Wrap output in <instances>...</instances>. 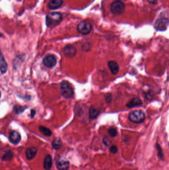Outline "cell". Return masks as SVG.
Returning a JSON list of instances; mask_svg holds the SVG:
<instances>
[{
  "label": "cell",
  "mask_w": 169,
  "mask_h": 170,
  "mask_svg": "<svg viewBox=\"0 0 169 170\" xmlns=\"http://www.w3.org/2000/svg\"><path fill=\"white\" fill-rule=\"evenodd\" d=\"M62 20V14L58 12L50 13L46 16V24L48 27H54L60 23Z\"/></svg>",
  "instance_id": "6da1fadb"
},
{
  "label": "cell",
  "mask_w": 169,
  "mask_h": 170,
  "mask_svg": "<svg viewBox=\"0 0 169 170\" xmlns=\"http://www.w3.org/2000/svg\"><path fill=\"white\" fill-rule=\"evenodd\" d=\"M60 91L61 95L66 98H70L74 95L73 88L68 82H62L61 84Z\"/></svg>",
  "instance_id": "7a4b0ae2"
},
{
  "label": "cell",
  "mask_w": 169,
  "mask_h": 170,
  "mask_svg": "<svg viewBox=\"0 0 169 170\" xmlns=\"http://www.w3.org/2000/svg\"><path fill=\"white\" fill-rule=\"evenodd\" d=\"M146 119V114L140 110L131 111L129 114V120L134 123H141Z\"/></svg>",
  "instance_id": "3957f363"
},
{
  "label": "cell",
  "mask_w": 169,
  "mask_h": 170,
  "mask_svg": "<svg viewBox=\"0 0 169 170\" xmlns=\"http://www.w3.org/2000/svg\"><path fill=\"white\" fill-rule=\"evenodd\" d=\"M92 29V25L89 21L86 20H84L80 22L77 25V31L83 35L88 34L91 32Z\"/></svg>",
  "instance_id": "277c9868"
},
{
  "label": "cell",
  "mask_w": 169,
  "mask_h": 170,
  "mask_svg": "<svg viewBox=\"0 0 169 170\" xmlns=\"http://www.w3.org/2000/svg\"><path fill=\"white\" fill-rule=\"evenodd\" d=\"M125 5L120 1L114 2L111 6V10L115 14H120L125 11Z\"/></svg>",
  "instance_id": "5b68a950"
},
{
  "label": "cell",
  "mask_w": 169,
  "mask_h": 170,
  "mask_svg": "<svg viewBox=\"0 0 169 170\" xmlns=\"http://www.w3.org/2000/svg\"><path fill=\"white\" fill-rule=\"evenodd\" d=\"M169 24L168 18H163L157 20L154 24V27L158 31H164L167 30Z\"/></svg>",
  "instance_id": "8992f818"
},
{
  "label": "cell",
  "mask_w": 169,
  "mask_h": 170,
  "mask_svg": "<svg viewBox=\"0 0 169 170\" xmlns=\"http://www.w3.org/2000/svg\"><path fill=\"white\" fill-rule=\"evenodd\" d=\"M43 63L47 67L52 68L56 65L57 59L54 55H48L44 58Z\"/></svg>",
  "instance_id": "52a82bcc"
},
{
  "label": "cell",
  "mask_w": 169,
  "mask_h": 170,
  "mask_svg": "<svg viewBox=\"0 0 169 170\" xmlns=\"http://www.w3.org/2000/svg\"><path fill=\"white\" fill-rule=\"evenodd\" d=\"M56 165L58 170H68L70 168V162L64 158H59Z\"/></svg>",
  "instance_id": "ba28073f"
},
{
  "label": "cell",
  "mask_w": 169,
  "mask_h": 170,
  "mask_svg": "<svg viewBox=\"0 0 169 170\" xmlns=\"http://www.w3.org/2000/svg\"><path fill=\"white\" fill-rule=\"evenodd\" d=\"M64 54L65 56L67 58H73L75 56L77 50L74 46L71 45H66L63 50Z\"/></svg>",
  "instance_id": "9c48e42d"
},
{
  "label": "cell",
  "mask_w": 169,
  "mask_h": 170,
  "mask_svg": "<svg viewBox=\"0 0 169 170\" xmlns=\"http://www.w3.org/2000/svg\"><path fill=\"white\" fill-rule=\"evenodd\" d=\"M9 140L11 143L17 144L21 140V136L18 132L13 131L10 133Z\"/></svg>",
  "instance_id": "30bf717a"
},
{
  "label": "cell",
  "mask_w": 169,
  "mask_h": 170,
  "mask_svg": "<svg viewBox=\"0 0 169 170\" xmlns=\"http://www.w3.org/2000/svg\"><path fill=\"white\" fill-rule=\"evenodd\" d=\"M37 149L35 147H30L27 149L26 151V157L27 160H30L33 159L36 156Z\"/></svg>",
  "instance_id": "8fae6325"
},
{
  "label": "cell",
  "mask_w": 169,
  "mask_h": 170,
  "mask_svg": "<svg viewBox=\"0 0 169 170\" xmlns=\"http://www.w3.org/2000/svg\"><path fill=\"white\" fill-rule=\"evenodd\" d=\"M63 3V0H51L48 5L51 10H55L60 7Z\"/></svg>",
  "instance_id": "7c38bea8"
},
{
  "label": "cell",
  "mask_w": 169,
  "mask_h": 170,
  "mask_svg": "<svg viewBox=\"0 0 169 170\" xmlns=\"http://www.w3.org/2000/svg\"><path fill=\"white\" fill-rule=\"evenodd\" d=\"M53 165L52 156L50 155H47L46 156L43 163V167L46 170H50L52 168Z\"/></svg>",
  "instance_id": "4fadbf2b"
},
{
  "label": "cell",
  "mask_w": 169,
  "mask_h": 170,
  "mask_svg": "<svg viewBox=\"0 0 169 170\" xmlns=\"http://www.w3.org/2000/svg\"><path fill=\"white\" fill-rule=\"evenodd\" d=\"M109 69L111 73L114 75H116L118 73L119 70V66L117 62L113 61H110L108 64Z\"/></svg>",
  "instance_id": "5bb4252c"
},
{
  "label": "cell",
  "mask_w": 169,
  "mask_h": 170,
  "mask_svg": "<svg viewBox=\"0 0 169 170\" xmlns=\"http://www.w3.org/2000/svg\"><path fill=\"white\" fill-rule=\"evenodd\" d=\"M142 104L141 100L139 98H135L129 101L127 104V106L129 108H133L134 107H139Z\"/></svg>",
  "instance_id": "9a60e30c"
},
{
  "label": "cell",
  "mask_w": 169,
  "mask_h": 170,
  "mask_svg": "<svg viewBox=\"0 0 169 170\" xmlns=\"http://www.w3.org/2000/svg\"><path fill=\"white\" fill-rule=\"evenodd\" d=\"M7 68V63L3 56L1 51L0 50V71L4 74L6 73Z\"/></svg>",
  "instance_id": "2e32d148"
},
{
  "label": "cell",
  "mask_w": 169,
  "mask_h": 170,
  "mask_svg": "<svg viewBox=\"0 0 169 170\" xmlns=\"http://www.w3.org/2000/svg\"><path fill=\"white\" fill-rule=\"evenodd\" d=\"M100 114L99 110L95 107H91L89 111V117L91 120L97 118Z\"/></svg>",
  "instance_id": "e0dca14e"
},
{
  "label": "cell",
  "mask_w": 169,
  "mask_h": 170,
  "mask_svg": "<svg viewBox=\"0 0 169 170\" xmlns=\"http://www.w3.org/2000/svg\"><path fill=\"white\" fill-rule=\"evenodd\" d=\"M39 129L40 132L46 136L50 137L52 135V133L51 131L46 127L40 126L39 127Z\"/></svg>",
  "instance_id": "ac0fdd59"
},
{
  "label": "cell",
  "mask_w": 169,
  "mask_h": 170,
  "mask_svg": "<svg viewBox=\"0 0 169 170\" xmlns=\"http://www.w3.org/2000/svg\"><path fill=\"white\" fill-rule=\"evenodd\" d=\"M52 146L55 150H58L61 147L62 145V142H61V139L59 138H56L52 142Z\"/></svg>",
  "instance_id": "d6986e66"
},
{
  "label": "cell",
  "mask_w": 169,
  "mask_h": 170,
  "mask_svg": "<svg viewBox=\"0 0 169 170\" xmlns=\"http://www.w3.org/2000/svg\"><path fill=\"white\" fill-rule=\"evenodd\" d=\"M13 156H14V155H13V152H12V151H7L2 157V160L5 161L11 160L13 158Z\"/></svg>",
  "instance_id": "ffe728a7"
},
{
  "label": "cell",
  "mask_w": 169,
  "mask_h": 170,
  "mask_svg": "<svg viewBox=\"0 0 169 170\" xmlns=\"http://www.w3.org/2000/svg\"><path fill=\"white\" fill-rule=\"evenodd\" d=\"M27 108V107H23V106H21L20 105H15L14 107V113L17 114H19L23 113L25 109Z\"/></svg>",
  "instance_id": "44dd1931"
},
{
  "label": "cell",
  "mask_w": 169,
  "mask_h": 170,
  "mask_svg": "<svg viewBox=\"0 0 169 170\" xmlns=\"http://www.w3.org/2000/svg\"><path fill=\"white\" fill-rule=\"evenodd\" d=\"M156 147L157 150L158 151L157 155H158V157L160 159L163 160L164 158V156L163 152L162 150V148L158 144H156Z\"/></svg>",
  "instance_id": "7402d4cb"
},
{
  "label": "cell",
  "mask_w": 169,
  "mask_h": 170,
  "mask_svg": "<svg viewBox=\"0 0 169 170\" xmlns=\"http://www.w3.org/2000/svg\"><path fill=\"white\" fill-rule=\"evenodd\" d=\"M109 135L112 137H115L117 134V130L115 127H110L108 130Z\"/></svg>",
  "instance_id": "603a6c76"
},
{
  "label": "cell",
  "mask_w": 169,
  "mask_h": 170,
  "mask_svg": "<svg viewBox=\"0 0 169 170\" xmlns=\"http://www.w3.org/2000/svg\"><path fill=\"white\" fill-rule=\"evenodd\" d=\"M23 57H21L20 56V57H16L15 60L14 61V66H16V67H17V66H18V64L20 65L21 64L20 61L23 62Z\"/></svg>",
  "instance_id": "cb8c5ba5"
},
{
  "label": "cell",
  "mask_w": 169,
  "mask_h": 170,
  "mask_svg": "<svg viewBox=\"0 0 169 170\" xmlns=\"http://www.w3.org/2000/svg\"><path fill=\"white\" fill-rule=\"evenodd\" d=\"M110 152L113 154H116L117 152V146L115 145H112L111 146L110 149H109Z\"/></svg>",
  "instance_id": "d4e9b609"
},
{
  "label": "cell",
  "mask_w": 169,
  "mask_h": 170,
  "mask_svg": "<svg viewBox=\"0 0 169 170\" xmlns=\"http://www.w3.org/2000/svg\"><path fill=\"white\" fill-rule=\"evenodd\" d=\"M103 143L105 146H108L111 144V141L107 137H104L103 139Z\"/></svg>",
  "instance_id": "484cf974"
},
{
  "label": "cell",
  "mask_w": 169,
  "mask_h": 170,
  "mask_svg": "<svg viewBox=\"0 0 169 170\" xmlns=\"http://www.w3.org/2000/svg\"><path fill=\"white\" fill-rule=\"evenodd\" d=\"M112 98V94H110V93H108V94H106V95L105 96V100H106V101L107 103H108V104L110 103L111 101Z\"/></svg>",
  "instance_id": "4316f807"
},
{
  "label": "cell",
  "mask_w": 169,
  "mask_h": 170,
  "mask_svg": "<svg viewBox=\"0 0 169 170\" xmlns=\"http://www.w3.org/2000/svg\"><path fill=\"white\" fill-rule=\"evenodd\" d=\"M35 114H36V111H35V110H32L31 111V117L32 118H33L34 117Z\"/></svg>",
  "instance_id": "83f0119b"
},
{
  "label": "cell",
  "mask_w": 169,
  "mask_h": 170,
  "mask_svg": "<svg viewBox=\"0 0 169 170\" xmlns=\"http://www.w3.org/2000/svg\"><path fill=\"white\" fill-rule=\"evenodd\" d=\"M2 37V35L1 34H0V37Z\"/></svg>",
  "instance_id": "f1b7e54d"
},
{
  "label": "cell",
  "mask_w": 169,
  "mask_h": 170,
  "mask_svg": "<svg viewBox=\"0 0 169 170\" xmlns=\"http://www.w3.org/2000/svg\"><path fill=\"white\" fill-rule=\"evenodd\" d=\"M1 93L0 92V98H1Z\"/></svg>",
  "instance_id": "f546056e"
}]
</instances>
